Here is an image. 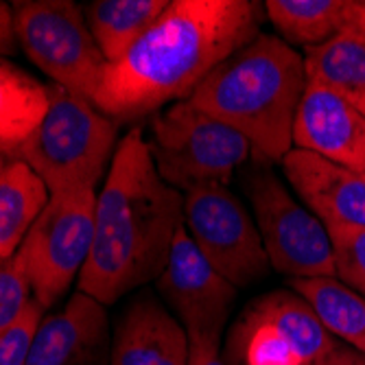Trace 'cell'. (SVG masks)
Masks as SVG:
<instances>
[{"mask_svg": "<svg viewBox=\"0 0 365 365\" xmlns=\"http://www.w3.org/2000/svg\"><path fill=\"white\" fill-rule=\"evenodd\" d=\"M262 14L264 5L252 0H173L125 57L106 66L94 106L120 125L186 101L260 36Z\"/></svg>", "mask_w": 365, "mask_h": 365, "instance_id": "1", "label": "cell"}, {"mask_svg": "<svg viewBox=\"0 0 365 365\" xmlns=\"http://www.w3.org/2000/svg\"><path fill=\"white\" fill-rule=\"evenodd\" d=\"M182 225L184 192L160 178L143 129H129L96 195L94 239L79 291L110 307L158 280Z\"/></svg>", "mask_w": 365, "mask_h": 365, "instance_id": "2", "label": "cell"}, {"mask_svg": "<svg viewBox=\"0 0 365 365\" xmlns=\"http://www.w3.org/2000/svg\"><path fill=\"white\" fill-rule=\"evenodd\" d=\"M304 90V55L260 33L219 63L186 101L237 129L267 162H282L293 149V125Z\"/></svg>", "mask_w": 365, "mask_h": 365, "instance_id": "3", "label": "cell"}, {"mask_svg": "<svg viewBox=\"0 0 365 365\" xmlns=\"http://www.w3.org/2000/svg\"><path fill=\"white\" fill-rule=\"evenodd\" d=\"M118 147V123L88 98L48 83V110L18 149L51 195L71 188H96L108 175ZM14 160V158H11Z\"/></svg>", "mask_w": 365, "mask_h": 365, "instance_id": "4", "label": "cell"}, {"mask_svg": "<svg viewBox=\"0 0 365 365\" xmlns=\"http://www.w3.org/2000/svg\"><path fill=\"white\" fill-rule=\"evenodd\" d=\"M149 149L160 178L180 192L208 184L227 186L254 151L237 129L188 101L173 103L151 118Z\"/></svg>", "mask_w": 365, "mask_h": 365, "instance_id": "5", "label": "cell"}, {"mask_svg": "<svg viewBox=\"0 0 365 365\" xmlns=\"http://www.w3.org/2000/svg\"><path fill=\"white\" fill-rule=\"evenodd\" d=\"M11 9L26 57L51 83L94 103L108 61L94 42L83 7L73 0H18Z\"/></svg>", "mask_w": 365, "mask_h": 365, "instance_id": "6", "label": "cell"}, {"mask_svg": "<svg viewBox=\"0 0 365 365\" xmlns=\"http://www.w3.org/2000/svg\"><path fill=\"white\" fill-rule=\"evenodd\" d=\"M339 339L293 289L264 293L225 337V365H322Z\"/></svg>", "mask_w": 365, "mask_h": 365, "instance_id": "7", "label": "cell"}, {"mask_svg": "<svg viewBox=\"0 0 365 365\" xmlns=\"http://www.w3.org/2000/svg\"><path fill=\"white\" fill-rule=\"evenodd\" d=\"M94 188L53 192L18 250L33 300L44 311L68 293L86 267L94 239Z\"/></svg>", "mask_w": 365, "mask_h": 365, "instance_id": "8", "label": "cell"}, {"mask_svg": "<svg viewBox=\"0 0 365 365\" xmlns=\"http://www.w3.org/2000/svg\"><path fill=\"white\" fill-rule=\"evenodd\" d=\"M243 188L274 269L291 280L337 278L326 225L293 199L267 164H252L243 175Z\"/></svg>", "mask_w": 365, "mask_h": 365, "instance_id": "9", "label": "cell"}, {"mask_svg": "<svg viewBox=\"0 0 365 365\" xmlns=\"http://www.w3.org/2000/svg\"><path fill=\"white\" fill-rule=\"evenodd\" d=\"M184 227L204 258L237 289L267 276L272 262L258 225L225 184L184 192Z\"/></svg>", "mask_w": 365, "mask_h": 365, "instance_id": "10", "label": "cell"}, {"mask_svg": "<svg viewBox=\"0 0 365 365\" xmlns=\"http://www.w3.org/2000/svg\"><path fill=\"white\" fill-rule=\"evenodd\" d=\"M158 293L178 313L188 335L219 339L237 300V287L204 258L184 225L178 230L167 267L158 278Z\"/></svg>", "mask_w": 365, "mask_h": 365, "instance_id": "11", "label": "cell"}, {"mask_svg": "<svg viewBox=\"0 0 365 365\" xmlns=\"http://www.w3.org/2000/svg\"><path fill=\"white\" fill-rule=\"evenodd\" d=\"M110 354L112 328L106 307L77 291L61 311L42 317L26 365H110Z\"/></svg>", "mask_w": 365, "mask_h": 365, "instance_id": "12", "label": "cell"}, {"mask_svg": "<svg viewBox=\"0 0 365 365\" xmlns=\"http://www.w3.org/2000/svg\"><path fill=\"white\" fill-rule=\"evenodd\" d=\"M293 149L365 173V116L335 92L307 81L295 114Z\"/></svg>", "mask_w": 365, "mask_h": 365, "instance_id": "13", "label": "cell"}, {"mask_svg": "<svg viewBox=\"0 0 365 365\" xmlns=\"http://www.w3.org/2000/svg\"><path fill=\"white\" fill-rule=\"evenodd\" d=\"M280 164L302 204L324 225L365 227V173L302 149H291Z\"/></svg>", "mask_w": 365, "mask_h": 365, "instance_id": "14", "label": "cell"}, {"mask_svg": "<svg viewBox=\"0 0 365 365\" xmlns=\"http://www.w3.org/2000/svg\"><path fill=\"white\" fill-rule=\"evenodd\" d=\"M188 333L155 295L143 291L118 317L110 365H186Z\"/></svg>", "mask_w": 365, "mask_h": 365, "instance_id": "15", "label": "cell"}, {"mask_svg": "<svg viewBox=\"0 0 365 365\" xmlns=\"http://www.w3.org/2000/svg\"><path fill=\"white\" fill-rule=\"evenodd\" d=\"M51 199L48 186L22 160L0 171V260H9L24 243Z\"/></svg>", "mask_w": 365, "mask_h": 365, "instance_id": "16", "label": "cell"}, {"mask_svg": "<svg viewBox=\"0 0 365 365\" xmlns=\"http://www.w3.org/2000/svg\"><path fill=\"white\" fill-rule=\"evenodd\" d=\"M48 110V86L0 57V153L9 160Z\"/></svg>", "mask_w": 365, "mask_h": 365, "instance_id": "17", "label": "cell"}, {"mask_svg": "<svg viewBox=\"0 0 365 365\" xmlns=\"http://www.w3.org/2000/svg\"><path fill=\"white\" fill-rule=\"evenodd\" d=\"M169 0H94L86 22L108 63L118 61L167 11Z\"/></svg>", "mask_w": 365, "mask_h": 365, "instance_id": "18", "label": "cell"}, {"mask_svg": "<svg viewBox=\"0 0 365 365\" xmlns=\"http://www.w3.org/2000/svg\"><path fill=\"white\" fill-rule=\"evenodd\" d=\"M304 71L307 81L335 92L365 116V46L350 33L304 48Z\"/></svg>", "mask_w": 365, "mask_h": 365, "instance_id": "19", "label": "cell"}, {"mask_svg": "<svg viewBox=\"0 0 365 365\" xmlns=\"http://www.w3.org/2000/svg\"><path fill=\"white\" fill-rule=\"evenodd\" d=\"M289 287L309 302L330 335L365 354V295L339 278H297Z\"/></svg>", "mask_w": 365, "mask_h": 365, "instance_id": "20", "label": "cell"}, {"mask_svg": "<svg viewBox=\"0 0 365 365\" xmlns=\"http://www.w3.org/2000/svg\"><path fill=\"white\" fill-rule=\"evenodd\" d=\"M346 0H267L264 14L289 46L313 48L344 29Z\"/></svg>", "mask_w": 365, "mask_h": 365, "instance_id": "21", "label": "cell"}, {"mask_svg": "<svg viewBox=\"0 0 365 365\" xmlns=\"http://www.w3.org/2000/svg\"><path fill=\"white\" fill-rule=\"evenodd\" d=\"M333 241L337 278L365 295V227L359 225H326Z\"/></svg>", "mask_w": 365, "mask_h": 365, "instance_id": "22", "label": "cell"}, {"mask_svg": "<svg viewBox=\"0 0 365 365\" xmlns=\"http://www.w3.org/2000/svg\"><path fill=\"white\" fill-rule=\"evenodd\" d=\"M31 302V284L24 274L22 258L16 252L9 260L0 262V337L18 324Z\"/></svg>", "mask_w": 365, "mask_h": 365, "instance_id": "23", "label": "cell"}, {"mask_svg": "<svg viewBox=\"0 0 365 365\" xmlns=\"http://www.w3.org/2000/svg\"><path fill=\"white\" fill-rule=\"evenodd\" d=\"M44 317V309L33 300L18 324L7 335L0 337V365H26L31 341L36 337V330Z\"/></svg>", "mask_w": 365, "mask_h": 365, "instance_id": "24", "label": "cell"}, {"mask_svg": "<svg viewBox=\"0 0 365 365\" xmlns=\"http://www.w3.org/2000/svg\"><path fill=\"white\" fill-rule=\"evenodd\" d=\"M188 363L186 365H225L219 354V337L188 335Z\"/></svg>", "mask_w": 365, "mask_h": 365, "instance_id": "25", "label": "cell"}, {"mask_svg": "<svg viewBox=\"0 0 365 365\" xmlns=\"http://www.w3.org/2000/svg\"><path fill=\"white\" fill-rule=\"evenodd\" d=\"M341 31L350 33L354 40L365 46V0H346Z\"/></svg>", "mask_w": 365, "mask_h": 365, "instance_id": "26", "label": "cell"}, {"mask_svg": "<svg viewBox=\"0 0 365 365\" xmlns=\"http://www.w3.org/2000/svg\"><path fill=\"white\" fill-rule=\"evenodd\" d=\"M18 48L20 44H18L16 29H14V9L11 5L0 0V57L16 55Z\"/></svg>", "mask_w": 365, "mask_h": 365, "instance_id": "27", "label": "cell"}, {"mask_svg": "<svg viewBox=\"0 0 365 365\" xmlns=\"http://www.w3.org/2000/svg\"><path fill=\"white\" fill-rule=\"evenodd\" d=\"M322 365H365V354L344 341H337L330 354L322 361Z\"/></svg>", "mask_w": 365, "mask_h": 365, "instance_id": "28", "label": "cell"}, {"mask_svg": "<svg viewBox=\"0 0 365 365\" xmlns=\"http://www.w3.org/2000/svg\"><path fill=\"white\" fill-rule=\"evenodd\" d=\"M9 162V158L5 155V153H0V171H3L5 169V164Z\"/></svg>", "mask_w": 365, "mask_h": 365, "instance_id": "29", "label": "cell"}, {"mask_svg": "<svg viewBox=\"0 0 365 365\" xmlns=\"http://www.w3.org/2000/svg\"><path fill=\"white\" fill-rule=\"evenodd\" d=\"M0 262H3V260H0Z\"/></svg>", "mask_w": 365, "mask_h": 365, "instance_id": "30", "label": "cell"}]
</instances>
